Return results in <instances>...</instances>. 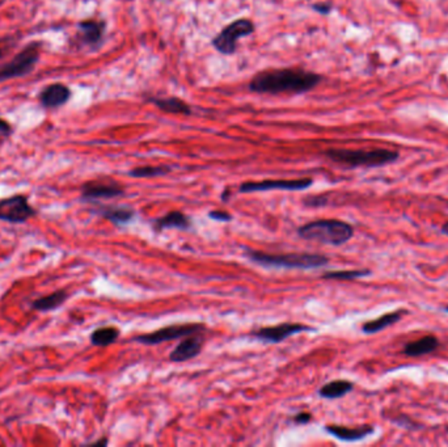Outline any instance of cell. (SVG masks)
<instances>
[{
  "instance_id": "cell-1",
  "label": "cell",
  "mask_w": 448,
  "mask_h": 447,
  "mask_svg": "<svg viewBox=\"0 0 448 447\" xmlns=\"http://www.w3.org/2000/svg\"><path fill=\"white\" fill-rule=\"evenodd\" d=\"M322 79L320 74L300 67L271 68L257 73L251 79L248 90L258 95H302L315 90Z\"/></svg>"
},
{
  "instance_id": "cell-2",
  "label": "cell",
  "mask_w": 448,
  "mask_h": 447,
  "mask_svg": "<svg viewBox=\"0 0 448 447\" xmlns=\"http://www.w3.org/2000/svg\"><path fill=\"white\" fill-rule=\"evenodd\" d=\"M245 257L249 261L265 268L315 269L322 268L329 264V257L311 252L269 254L246 248Z\"/></svg>"
},
{
  "instance_id": "cell-3",
  "label": "cell",
  "mask_w": 448,
  "mask_h": 447,
  "mask_svg": "<svg viewBox=\"0 0 448 447\" xmlns=\"http://www.w3.org/2000/svg\"><path fill=\"white\" fill-rule=\"evenodd\" d=\"M296 232L304 240L340 247L354 236V227L341 219H316L300 226Z\"/></svg>"
},
{
  "instance_id": "cell-4",
  "label": "cell",
  "mask_w": 448,
  "mask_h": 447,
  "mask_svg": "<svg viewBox=\"0 0 448 447\" xmlns=\"http://www.w3.org/2000/svg\"><path fill=\"white\" fill-rule=\"evenodd\" d=\"M324 155L337 164L347 168H378L388 166L398 160L400 153L387 149L375 150H347V149H329Z\"/></svg>"
},
{
  "instance_id": "cell-5",
  "label": "cell",
  "mask_w": 448,
  "mask_h": 447,
  "mask_svg": "<svg viewBox=\"0 0 448 447\" xmlns=\"http://www.w3.org/2000/svg\"><path fill=\"white\" fill-rule=\"evenodd\" d=\"M42 48V41H32L14 54L10 62L0 66V83L32 74L41 59Z\"/></svg>"
},
{
  "instance_id": "cell-6",
  "label": "cell",
  "mask_w": 448,
  "mask_h": 447,
  "mask_svg": "<svg viewBox=\"0 0 448 447\" xmlns=\"http://www.w3.org/2000/svg\"><path fill=\"white\" fill-rule=\"evenodd\" d=\"M256 26L251 19H237L224 26L218 35L211 39V45L223 55H232L237 51L239 39L255 33Z\"/></svg>"
},
{
  "instance_id": "cell-7",
  "label": "cell",
  "mask_w": 448,
  "mask_h": 447,
  "mask_svg": "<svg viewBox=\"0 0 448 447\" xmlns=\"http://www.w3.org/2000/svg\"><path fill=\"white\" fill-rule=\"evenodd\" d=\"M206 330L205 324L202 323H185V324H172L156 330L154 332L143 333L134 337L135 343L142 345H159L172 340L184 339L189 334L202 333Z\"/></svg>"
},
{
  "instance_id": "cell-8",
  "label": "cell",
  "mask_w": 448,
  "mask_h": 447,
  "mask_svg": "<svg viewBox=\"0 0 448 447\" xmlns=\"http://www.w3.org/2000/svg\"><path fill=\"white\" fill-rule=\"evenodd\" d=\"M313 184L312 178L302 179L261 180L246 181L239 187L240 193L270 192V191H286V192H302L311 188Z\"/></svg>"
},
{
  "instance_id": "cell-9",
  "label": "cell",
  "mask_w": 448,
  "mask_h": 447,
  "mask_svg": "<svg viewBox=\"0 0 448 447\" xmlns=\"http://www.w3.org/2000/svg\"><path fill=\"white\" fill-rule=\"evenodd\" d=\"M37 210L29 204L26 194H13L0 200V220L12 225L26 223L30 218L36 217Z\"/></svg>"
},
{
  "instance_id": "cell-10",
  "label": "cell",
  "mask_w": 448,
  "mask_h": 447,
  "mask_svg": "<svg viewBox=\"0 0 448 447\" xmlns=\"http://www.w3.org/2000/svg\"><path fill=\"white\" fill-rule=\"evenodd\" d=\"M125 188L112 179H96L86 181L80 189V198L86 202H97L101 200H113L122 197Z\"/></svg>"
},
{
  "instance_id": "cell-11",
  "label": "cell",
  "mask_w": 448,
  "mask_h": 447,
  "mask_svg": "<svg viewBox=\"0 0 448 447\" xmlns=\"http://www.w3.org/2000/svg\"><path fill=\"white\" fill-rule=\"evenodd\" d=\"M307 331H313V328L302 323H281L277 325L262 327L257 331H252L249 333V336L264 343L280 344L298 333L307 332Z\"/></svg>"
},
{
  "instance_id": "cell-12",
  "label": "cell",
  "mask_w": 448,
  "mask_h": 447,
  "mask_svg": "<svg viewBox=\"0 0 448 447\" xmlns=\"http://www.w3.org/2000/svg\"><path fill=\"white\" fill-rule=\"evenodd\" d=\"M106 30V23L104 20L87 19L77 23V32L75 44L79 46H86L90 50H97L104 42Z\"/></svg>"
},
{
  "instance_id": "cell-13",
  "label": "cell",
  "mask_w": 448,
  "mask_h": 447,
  "mask_svg": "<svg viewBox=\"0 0 448 447\" xmlns=\"http://www.w3.org/2000/svg\"><path fill=\"white\" fill-rule=\"evenodd\" d=\"M72 97V91L64 83H52L39 91V102L45 109H59Z\"/></svg>"
},
{
  "instance_id": "cell-14",
  "label": "cell",
  "mask_w": 448,
  "mask_h": 447,
  "mask_svg": "<svg viewBox=\"0 0 448 447\" xmlns=\"http://www.w3.org/2000/svg\"><path fill=\"white\" fill-rule=\"evenodd\" d=\"M204 341L205 339L201 333H194L181 339L179 345L171 352L169 359L175 363H182L191 361L193 358L198 357L202 352Z\"/></svg>"
},
{
  "instance_id": "cell-15",
  "label": "cell",
  "mask_w": 448,
  "mask_h": 447,
  "mask_svg": "<svg viewBox=\"0 0 448 447\" xmlns=\"http://www.w3.org/2000/svg\"><path fill=\"white\" fill-rule=\"evenodd\" d=\"M325 432L342 442H358L373 435L375 428L371 425H363L358 428H347L342 425H327Z\"/></svg>"
},
{
  "instance_id": "cell-16",
  "label": "cell",
  "mask_w": 448,
  "mask_h": 447,
  "mask_svg": "<svg viewBox=\"0 0 448 447\" xmlns=\"http://www.w3.org/2000/svg\"><path fill=\"white\" fill-rule=\"evenodd\" d=\"M92 213L108 219L115 226L128 225L135 217V210L126 206H112V205H97L92 209Z\"/></svg>"
},
{
  "instance_id": "cell-17",
  "label": "cell",
  "mask_w": 448,
  "mask_h": 447,
  "mask_svg": "<svg viewBox=\"0 0 448 447\" xmlns=\"http://www.w3.org/2000/svg\"><path fill=\"white\" fill-rule=\"evenodd\" d=\"M191 227H192L191 218L179 210L169 211L166 216L156 218L153 220V229L156 232H163V231L171 230V229L186 231L189 230Z\"/></svg>"
},
{
  "instance_id": "cell-18",
  "label": "cell",
  "mask_w": 448,
  "mask_h": 447,
  "mask_svg": "<svg viewBox=\"0 0 448 447\" xmlns=\"http://www.w3.org/2000/svg\"><path fill=\"white\" fill-rule=\"evenodd\" d=\"M147 100L154 104L157 109L169 115H192L193 108L191 104L179 99L177 96L162 97V96H150Z\"/></svg>"
},
{
  "instance_id": "cell-19",
  "label": "cell",
  "mask_w": 448,
  "mask_h": 447,
  "mask_svg": "<svg viewBox=\"0 0 448 447\" xmlns=\"http://www.w3.org/2000/svg\"><path fill=\"white\" fill-rule=\"evenodd\" d=\"M439 346H440L439 339L434 334H427L416 341L405 344L402 348V354L411 358L422 357L434 353L439 349Z\"/></svg>"
},
{
  "instance_id": "cell-20",
  "label": "cell",
  "mask_w": 448,
  "mask_h": 447,
  "mask_svg": "<svg viewBox=\"0 0 448 447\" xmlns=\"http://www.w3.org/2000/svg\"><path fill=\"white\" fill-rule=\"evenodd\" d=\"M409 314L408 310L405 308H400L396 311L388 312L382 316H379L378 319L369 320L366 323L362 324V332L366 334H373V333L380 332L388 327H392L397 324L400 320L402 319L404 316H407Z\"/></svg>"
},
{
  "instance_id": "cell-21",
  "label": "cell",
  "mask_w": 448,
  "mask_h": 447,
  "mask_svg": "<svg viewBox=\"0 0 448 447\" xmlns=\"http://www.w3.org/2000/svg\"><path fill=\"white\" fill-rule=\"evenodd\" d=\"M70 298V293L67 290H57L52 294L45 295L37 298L30 303V307L33 310L48 312V311H54L57 308L62 306L66 303V301Z\"/></svg>"
},
{
  "instance_id": "cell-22",
  "label": "cell",
  "mask_w": 448,
  "mask_h": 447,
  "mask_svg": "<svg viewBox=\"0 0 448 447\" xmlns=\"http://www.w3.org/2000/svg\"><path fill=\"white\" fill-rule=\"evenodd\" d=\"M353 390H354V383L353 382L346 381V379H335V381L324 384L320 390L318 391V394L322 399L334 400V399H341V397H346Z\"/></svg>"
},
{
  "instance_id": "cell-23",
  "label": "cell",
  "mask_w": 448,
  "mask_h": 447,
  "mask_svg": "<svg viewBox=\"0 0 448 447\" xmlns=\"http://www.w3.org/2000/svg\"><path fill=\"white\" fill-rule=\"evenodd\" d=\"M119 330L115 327H101L90 333V344L95 346H109L119 339Z\"/></svg>"
},
{
  "instance_id": "cell-24",
  "label": "cell",
  "mask_w": 448,
  "mask_h": 447,
  "mask_svg": "<svg viewBox=\"0 0 448 447\" xmlns=\"http://www.w3.org/2000/svg\"><path fill=\"white\" fill-rule=\"evenodd\" d=\"M172 171L171 166H141L128 171V176L134 179H154L166 176Z\"/></svg>"
},
{
  "instance_id": "cell-25",
  "label": "cell",
  "mask_w": 448,
  "mask_h": 447,
  "mask_svg": "<svg viewBox=\"0 0 448 447\" xmlns=\"http://www.w3.org/2000/svg\"><path fill=\"white\" fill-rule=\"evenodd\" d=\"M370 269H351V270H334L327 272L321 276L322 280H335V281H353L357 278H363L371 276Z\"/></svg>"
},
{
  "instance_id": "cell-26",
  "label": "cell",
  "mask_w": 448,
  "mask_h": 447,
  "mask_svg": "<svg viewBox=\"0 0 448 447\" xmlns=\"http://www.w3.org/2000/svg\"><path fill=\"white\" fill-rule=\"evenodd\" d=\"M20 39L19 35H11V36H4L0 37V59L4 58L13 48L17 45Z\"/></svg>"
},
{
  "instance_id": "cell-27",
  "label": "cell",
  "mask_w": 448,
  "mask_h": 447,
  "mask_svg": "<svg viewBox=\"0 0 448 447\" xmlns=\"http://www.w3.org/2000/svg\"><path fill=\"white\" fill-rule=\"evenodd\" d=\"M304 204L309 207H324L325 205L328 204V196H325V194L309 196L304 200Z\"/></svg>"
},
{
  "instance_id": "cell-28",
  "label": "cell",
  "mask_w": 448,
  "mask_h": 447,
  "mask_svg": "<svg viewBox=\"0 0 448 447\" xmlns=\"http://www.w3.org/2000/svg\"><path fill=\"white\" fill-rule=\"evenodd\" d=\"M392 422H395V424H397L401 428H407L409 430H417V429L421 428L417 422L413 421L408 416H398L396 419H393Z\"/></svg>"
},
{
  "instance_id": "cell-29",
  "label": "cell",
  "mask_w": 448,
  "mask_h": 447,
  "mask_svg": "<svg viewBox=\"0 0 448 447\" xmlns=\"http://www.w3.org/2000/svg\"><path fill=\"white\" fill-rule=\"evenodd\" d=\"M311 8L315 11V12L320 13V15H331L332 11H333V4L332 3H328V1H318V3H313L311 6Z\"/></svg>"
},
{
  "instance_id": "cell-30",
  "label": "cell",
  "mask_w": 448,
  "mask_h": 447,
  "mask_svg": "<svg viewBox=\"0 0 448 447\" xmlns=\"http://www.w3.org/2000/svg\"><path fill=\"white\" fill-rule=\"evenodd\" d=\"M208 217L214 220H218V222H231L233 219L230 213H227L224 210H211L208 213Z\"/></svg>"
},
{
  "instance_id": "cell-31",
  "label": "cell",
  "mask_w": 448,
  "mask_h": 447,
  "mask_svg": "<svg viewBox=\"0 0 448 447\" xmlns=\"http://www.w3.org/2000/svg\"><path fill=\"white\" fill-rule=\"evenodd\" d=\"M13 133V126L8 122V121H6L4 118H1L0 117V134L4 137V138H7V137H10V135H12Z\"/></svg>"
},
{
  "instance_id": "cell-32",
  "label": "cell",
  "mask_w": 448,
  "mask_h": 447,
  "mask_svg": "<svg viewBox=\"0 0 448 447\" xmlns=\"http://www.w3.org/2000/svg\"><path fill=\"white\" fill-rule=\"evenodd\" d=\"M294 422L299 424V425H306L309 421H312V415L308 412H300L296 416H294Z\"/></svg>"
},
{
  "instance_id": "cell-33",
  "label": "cell",
  "mask_w": 448,
  "mask_h": 447,
  "mask_svg": "<svg viewBox=\"0 0 448 447\" xmlns=\"http://www.w3.org/2000/svg\"><path fill=\"white\" fill-rule=\"evenodd\" d=\"M230 189L227 188L224 192L222 193V201H223V202H227V201L230 200Z\"/></svg>"
},
{
  "instance_id": "cell-34",
  "label": "cell",
  "mask_w": 448,
  "mask_h": 447,
  "mask_svg": "<svg viewBox=\"0 0 448 447\" xmlns=\"http://www.w3.org/2000/svg\"><path fill=\"white\" fill-rule=\"evenodd\" d=\"M440 231L445 234V235H447L448 236V222H446L443 226H442V229H440Z\"/></svg>"
},
{
  "instance_id": "cell-35",
  "label": "cell",
  "mask_w": 448,
  "mask_h": 447,
  "mask_svg": "<svg viewBox=\"0 0 448 447\" xmlns=\"http://www.w3.org/2000/svg\"><path fill=\"white\" fill-rule=\"evenodd\" d=\"M3 140H4V137H3V135H1V134H0V143H1V142H3Z\"/></svg>"
},
{
  "instance_id": "cell-36",
  "label": "cell",
  "mask_w": 448,
  "mask_h": 447,
  "mask_svg": "<svg viewBox=\"0 0 448 447\" xmlns=\"http://www.w3.org/2000/svg\"><path fill=\"white\" fill-rule=\"evenodd\" d=\"M443 310H445V311H446V312H447V314H448V306L445 307V308H443Z\"/></svg>"
}]
</instances>
